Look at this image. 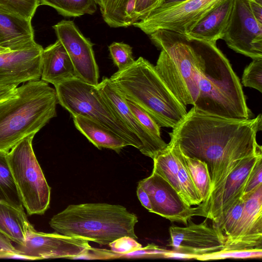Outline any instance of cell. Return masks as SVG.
I'll return each instance as SVG.
<instances>
[{"label": "cell", "instance_id": "obj_1", "mask_svg": "<svg viewBox=\"0 0 262 262\" xmlns=\"http://www.w3.org/2000/svg\"><path fill=\"white\" fill-rule=\"evenodd\" d=\"M262 117L234 120L208 115L192 107L169 133L170 142L184 155L198 159L208 166L212 189L203 207L223 187L228 175L243 159L261 151L256 142Z\"/></svg>", "mask_w": 262, "mask_h": 262}, {"label": "cell", "instance_id": "obj_2", "mask_svg": "<svg viewBox=\"0 0 262 262\" xmlns=\"http://www.w3.org/2000/svg\"><path fill=\"white\" fill-rule=\"evenodd\" d=\"M198 85L193 105L197 112L230 119H251L239 79L216 43L205 42Z\"/></svg>", "mask_w": 262, "mask_h": 262}, {"label": "cell", "instance_id": "obj_3", "mask_svg": "<svg viewBox=\"0 0 262 262\" xmlns=\"http://www.w3.org/2000/svg\"><path fill=\"white\" fill-rule=\"evenodd\" d=\"M55 89L42 80L17 87L14 94L0 103V152L8 153L25 137L36 134L56 116Z\"/></svg>", "mask_w": 262, "mask_h": 262}, {"label": "cell", "instance_id": "obj_4", "mask_svg": "<svg viewBox=\"0 0 262 262\" xmlns=\"http://www.w3.org/2000/svg\"><path fill=\"white\" fill-rule=\"evenodd\" d=\"M149 36L161 49L155 66L157 73L181 103L193 105L199 94V71L205 41L163 29Z\"/></svg>", "mask_w": 262, "mask_h": 262}, {"label": "cell", "instance_id": "obj_5", "mask_svg": "<svg viewBox=\"0 0 262 262\" xmlns=\"http://www.w3.org/2000/svg\"><path fill=\"white\" fill-rule=\"evenodd\" d=\"M137 215L120 205L104 203L70 205L53 216L50 227L62 235L108 245L123 236L138 238Z\"/></svg>", "mask_w": 262, "mask_h": 262}, {"label": "cell", "instance_id": "obj_6", "mask_svg": "<svg viewBox=\"0 0 262 262\" xmlns=\"http://www.w3.org/2000/svg\"><path fill=\"white\" fill-rule=\"evenodd\" d=\"M110 79L126 99L143 108L160 127L174 128L187 115L186 106L173 95L155 66L142 57Z\"/></svg>", "mask_w": 262, "mask_h": 262}, {"label": "cell", "instance_id": "obj_7", "mask_svg": "<svg viewBox=\"0 0 262 262\" xmlns=\"http://www.w3.org/2000/svg\"><path fill=\"white\" fill-rule=\"evenodd\" d=\"M54 86L58 104L72 117H85L103 125L141 152L139 139L123 122L96 86L75 77Z\"/></svg>", "mask_w": 262, "mask_h": 262}, {"label": "cell", "instance_id": "obj_8", "mask_svg": "<svg viewBox=\"0 0 262 262\" xmlns=\"http://www.w3.org/2000/svg\"><path fill=\"white\" fill-rule=\"evenodd\" d=\"M34 136L25 137L7 154L23 206L30 215L43 214L49 207L51 199V187L33 150Z\"/></svg>", "mask_w": 262, "mask_h": 262}, {"label": "cell", "instance_id": "obj_9", "mask_svg": "<svg viewBox=\"0 0 262 262\" xmlns=\"http://www.w3.org/2000/svg\"><path fill=\"white\" fill-rule=\"evenodd\" d=\"M224 1L187 0L165 9H155L132 25L149 35L161 29L186 34Z\"/></svg>", "mask_w": 262, "mask_h": 262}, {"label": "cell", "instance_id": "obj_10", "mask_svg": "<svg viewBox=\"0 0 262 262\" xmlns=\"http://www.w3.org/2000/svg\"><path fill=\"white\" fill-rule=\"evenodd\" d=\"M169 233L167 246L184 258H196L225 249V235L219 226H210L206 220L196 224L190 219L185 227L170 226Z\"/></svg>", "mask_w": 262, "mask_h": 262}, {"label": "cell", "instance_id": "obj_11", "mask_svg": "<svg viewBox=\"0 0 262 262\" xmlns=\"http://www.w3.org/2000/svg\"><path fill=\"white\" fill-rule=\"evenodd\" d=\"M222 39L237 53L253 59L262 58V24L254 17L248 0H234Z\"/></svg>", "mask_w": 262, "mask_h": 262}, {"label": "cell", "instance_id": "obj_12", "mask_svg": "<svg viewBox=\"0 0 262 262\" xmlns=\"http://www.w3.org/2000/svg\"><path fill=\"white\" fill-rule=\"evenodd\" d=\"M89 242L57 232H38L33 226L28 231L24 244L15 248L20 257L24 258H76L91 248Z\"/></svg>", "mask_w": 262, "mask_h": 262}, {"label": "cell", "instance_id": "obj_13", "mask_svg": "<svg viewBox=\"0 0 262 262\" xmlns=\"http://www.w3.org/2000/svg\"><path fill=\"white\" fill-rule=\"evenodd\" d=\"M59 40L66 49L74 66L75 76L96 86L99 69L93 49V43L84 37L75 23L63 20L53 26Z\"/></svg>", "mask_w": 262, "mask_h": 262}, {"label": "cell", "instance_id": "obj_14", "mask_svg": "<svg viewBox=\"0 0 262 262\" xmlns=\"http://www.w3.org/2000/svg\"><path fill=\"white\" fill-rule=\"evenodd\" d=\"M262 151L244 158L227 177L221 189L200 211V216L219 226L236 202L242 198L249 174Z\"/></svg>", "mask_w": 262, "mask_h": 262}, {"label": "cell", "instance_id": "obj_15", "mask_svg": "<svg viewBox=\"0 0 262 262\" xmlns=\"http://www.w3.org/2000/svg\"><path fill=\"white\" fill-rule=\"evenodd\" d=\"M140 185L147 193L151 207L150 212L171 222L186 225L194 216H199L198 207H188L174 189L163 177L152 171L147 178L141 180Z\"/></svg>", "mask_w": 262, "mask_h": 262}, {"label": "cell", "instance_id": "obj_16", "mask_svg": "<svg viewBox=\"0 0 262 262\" xmlns=\"http://www.w3.org/2000/svg\"><path fill=\"white\" fill-rule=\"evenodd\" d=\"M244 200L241 217L226 238L225 250L262 249V185Z\"/></svg>", "mask_w": 262, "mask_h": 262}, {"label": "cell", "instance_id": "obj_17", "mask_svg": "<svg viewBox=\"0 0 262 262\" xmlns=\"http://www.w3.org/2000/svg\"><path fill=\"white\" fill-rule=\"evenodd\" d=\"M96 87L125 125L139 139L141 153L152 159L167 144L162 139L149 132L136 118L127 105L124 97L112 83L110 79L103 77Z\"/></svg>", "mask_w": 262, "mask_h": 262}, {"label": "cell", "instance_id": "obj_18", "mask_svg": "<svg viewBox=\"0 0 262 262\" xmlns=\"http://www.w3.org/2000/svg\"><path fill=\"white\" fill-rule=\"evenodd\" d=\"M39 44L23 50L0 53V84H16L41 77V55Z\"/></svg>", "mask_w": 262, "mask_h": 262}, {"label": "cell", "instance_id": "obj_19", "mask_svg": "<svg viewBox=\"0 0 262 262\" xmlns=\"http://www.w3.org/2000/svg\"><path fill=\"white\" fill-rule=\"evenodd\" d=\"M31 20L0 7V46L10 51L36 46Z\"/></svg>", "mask_w": 262, "mask_h": 262}, {"label": "cell", "instance_id": "obj_20", "mask_svg": "<svg viewBox=\"0 0 262 262\" xmlns=\"http://www.w3.org/2000/svg\"><path fill=\"white\" fill-rule=\"evenodd\" d=\"M76 77L74 66L61 42L43 49L41 55V79L54 85Z\"/></svg>", "mask_w": 262, "mask_h": 262}, {"label": "cell", "instance_id": "obj_21", "mask_svg": "<svg viewBox=\"0 0 262 262\" xmlns=\"http://www.w3.org/2000/svg\"><path fill=\"white\" fill-rule=\"evenodd\" d=\"M234 0H224L203 17L186 34L188 36L216 43L223 39L233 8Z\"/></svg>", "mask_w": 262, "mask_h": 262}, {"label": "cell", "instance_id": "obj_22", "mask_svg": "<svg viewBox=\"0 0 262 262\" xmlns=\"http://www.w3.org/2000/svg\"><path fill=\"white\" fill-rule=\"evenodd\" d=\"M76 128L99 149L108 148L119 153L128 143L112 130L85 117H72Z\"/></svg>", "mask_w": 262, "mask_h": 262}, {"label": "cell", "instance_id": "obj_23", "mask_svg": "<svg viewBox=\"0 0 262 262\" xmlns=\"http://www.w3.org/2000/svg\"><path fill=\"white\" fill-rule=\"evenodd\" d=\"M33 226L28 220L24 208L0 202V232L17 245L25 242Z\"/></svg>", "mask_w": 262, "mask_h": 262}, {"label": "cell", "instance_id": "obj_24", "mask_svg": "<svg viewBox=\"0 0 262 262\" xmlns=\"http://www.w3.org/2000/svg\"><path fill=\"white\" fill-rule=\"evenodd\" d=\"M152 171L165 179L179 194L178 180L179 159L176 146L171 143L160 151L152 159Z\"/></svg>", "mask_w": 262, "mask_h": 262}, {"label": "cell", "instance_id": "obj_25", "mask_svg": "<svg viewBox=\"0 0 262 262\" xmlns=\"http://www.w3.org/2000/svg\"><path fill=\"white\" fill-rule=\"evenodd\" d=\"M181 153L184 163L202 201L201 203H204L207 201L212 189L211 178L207 164L201 160L191 158L184 155L181 152Z\"/></svg>", "mask_w": 262, "mask_h": 262}, {"label": "cell", "instance_id": "obj_26", "mask_svg": "<svg viewBox=\"0 0 262 262\" xmlns=\"http://www.w3.org/2000/svg\"><path fill=\"white\" fill-rule=\"evenodd\" d=\"M7 154L0 152V202L24 208L8 162Z\"/></svg>", "mask_w": 262, "mask_h": 262}, {"label": "cell", "instance_id": "obj_27", "mask_svg": "<svg viewBox=\"0 0 262 262\" xmlns=\"http://www.w3.org/2000/svg\"><path fill=\"white\" fill-rule=\"evenodd\" d=\"M39 2L40 5L50 6L65 17L93 14L97 10L95 0H39Z\"/></svg>", "mask_w": 262, "mask_h": 262}, {"label": "cell", "instance_id": "obj_28", "mask_svg": "<svg viewBox=\"0 0 262 262\" xmlns=\"http://www.w3.org/2000/svg\"><path fill=\"white\" fill-rule=\"evenodd\" d=\"M104 21L111 27H127L125 10L129 0H95Z\"/></svg>", "mask_w": 262, "mask_h": 262}, {"label": "cell", "instance_id": "obj_29", "mask_svg": "<svg viewBox=\"0 0 262 262\" xmlns=\"http://www.w3.org/2000/svg\"><path fill=\"white\" fill-rule=\"evenodd\" d=\"M172 144L176 146L177 149L179 159V168L178 174L180 189L179 195L187 206L192 207L199 205L202 203V201L184 163L181 153L178 147L175 144Z\"/></svg>", "mask_w": 262, "mask_h": 262}, {"label": "cell", "instance_id": "obj_30", "mask_svg": "<svg viewBox=\"0 0 262 262\" xmlns=\"http://www.w3.org/2000/svg\"><path fill=\"white\" fill-rule=\"evenodd\" d=\"M39 5V0H0V7L30 20Z\"/></svg>", "mask_w": 262, "mask_h": 262}, {"label": "cell", "instance_id": "obj_31", "mask_svg": "<svg viewBox=\"0 0 262 262\" xmlns=\"http://www.w3.org/2000/svg\"><path fill=\"white\" fill-rule=\"evenodd\" d=\"M111 57L118 70H122L132 65L135 59L132 48L123 42H113L108 47Z\"/></svg>", "mask_w": 262, "mask_h": 262}, {"label": "cell", "instance_id": "obj_32", "mask_svg": "<svg viewBox=\"0 0 262 262\" xmlns=\"http://www.w3.org/2000/svg\"><path fill=\"white\" fill-rule=\"evenodd\" d=\"M262 249L228 250L197 257L200 260L222 259L226 258H261Z\"/></svg>", "mask_w": 262, "mask_h": 262}, {"label": "cell", "instance_id": "obj_33", "mask_svg": "<svg viewBox=\"0 0 262 262\" xmlns=\"http://www.w3.org/2000/svg\"><path fill=\"white\" fill-rule=\"evenodd\" d=\"M242 83L246 87L262 92V58L253 59L245 69Z\"/></svg>", "mask_w": 262, "mask_h": 262}, {"label": "cell", "instance_id": "obj_34", "mask_svg": "<svg viewBox=\"0 0 262 262\" xmlns=\"http://www.w3.org/2000/svg\"><path fill=\"white\" fill-rule=\"evenodd\" d=\"M126 101L137 120L151 134L158 138H161L160 126L149 114L134 102L128 99H126Z\"/></svg>", "mask_w": 262, "mask_h": 262}, {"label": "cell", "instance_id": "obj_35", "mask_svg": "<svg viewBox=\"0 0 262 262\" xmlns=\"http://www.w3.org/2000/svg\"><path fill=\"white\" fill-rule=\"evenodd\" d=\"M244 202L243 199H239L218 226L226 238L231 235L236 227L242 215Z\"/></svg>", "mask_w": 262, "mask_h": 262}, {"label": "cell", "instance_id": "obj_36", "mask_svg": "<svg viewBox=\"0 0 262 262\" xmlns=\"http://www.w3.org/2000/svg\"><path fill=\"white\" fill-rule=\"evenodd\" d=\"M111 250L121 255V257L128 253L138 251L142 248L141 244L136 239L129 236L119 237L108 245Z\"/></svg>", "mask_w": 262, "mask_h": 262}, {"label": "cell", "instance_id": "obj_37", "mask_svg": "<svg viewBox=\"0 0 262 262\" xmlns=\"http://www.w3.org/2000/svg\"><path fill=\"white\" fill-rule=\"evenodd\" d=\"M262 185V156L259 157L251 170L242 196L245 200Z\"/></svg>", "mask_w": 262, "mask_h": 262}, {"label": "cell", "instance_id": "obj_38", "mask_svg": "<svg viewBox=\"0 0 262 262\" xmlns=\"http://www.w3.org/2000/svg\"><path fill=\"white\" fill-rule=\"evenodd\" d=\"M163 0H136L135 13L137 21L143 19L151 11L158 8Z\"/></svg>", "mask_w": 262, "mask_h": 262}, {"label": "cell", "instance_id": "obj_39", "mask_svg": "<svg viewBox=\"0 0 262 262\" xmlns=\"http://www.w3.org/2000/svg\"><path fill=\"white\" fill-rule=\"evenodd\" d=\"M18 251L11 240L0 232V257H14Z\"/></svg>", "mask_w": 262, "mask_h": 262}, {"label": "cell", "instance_id": "obj_40", "mask_svg": "<svg viewBox=\"0 0 262 262\" xmlns=\"http://www.w3.org/2000/svg\"><path fill=\"white\" fill-rule=\"evenodd\" d=\"M248 3L255 18L262 24V0H248Z\"/></svg>", "mask_w": 262, "mask_h": 262}, {"label": "cell", "instance_id": "obj_41", "mask_svg": "<svg viewBox=\"0 0 262 262\" xmlns=\"http://www.w3.org/2000/svg\"><path fill=\"white\" fill-rule=\"evenodd\" d=\"M17 87L16 84H0V103L12 97Z\"/></svg>", "mask_w": 262, "mask_h": 262}, {"label": "cell", "instance_id": "obj_42", "mask_svg": "<svg viewBox=\"0 0 262 262\" xmlns=\"http://www.w3.org/2000/svg\"><path fill=\"white\" fill-rule=\"evenodd\" d=\"M137 195L142 205L150 212L151 207L149 196L146 192L139 185H138Z\"/></svg>", "mask_w": 262, "mask_h": 262}, {"label": "cell", "instance_id": "obj_43", "mask_svg": "<svg viewBox=\"0 0 262 262\" xmlns=\"http://www.w3.org/2000/svg\"><path fill=\"white\" fill-rule=\"evenodd\" d=\"M187 0H163L160 5L156 9H165Z\"/></svg>", "mask_w": 262, "mask_h": 262}, {"label": "cell", "instance_id": "obj_44", "mask_svg": "<svg viewBox=\"0 0 262 262\" xmlns=\"http://www.w3.org/2000/svg\"><path fill=\"white\" fill-rule=\"evenodd\" d=\"M11 51L9 49L0 46V53Z\"/></svg>", "mask_w": 262, "mask_h": 262}]
</instances>
